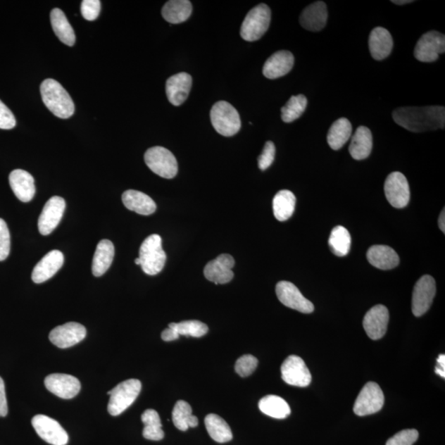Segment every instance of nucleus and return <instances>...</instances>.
Here are the masks:
<instances>
[{
    "label": "nucleus",
    "instance_id": "48",
    "mask_svg": "<svg viewBox=\"0 0 445 445\" xmlns=\"http://www.w3.org/2000/svg\"><path fill=\"white\" fill-rule=\"evenodd\" d=\"M178 333L176 330L175 322L169 324L168 327L162 332V339L164 341H172L178 339Z\"/></svg>",
    "mask_w": 445,
    "mask_h": 445
},
{
    "label": "nucleus",
    "instance_id": "29",
    "mask_svg": "<svg viewBox=\"0 0 445 445\" xmlns=\"http://www.w3.org/2000/svg\"><path fill=\"white\" fill-rule=\"evenodd\" d=\"M115 255L114 245L110 240L99 242L95 251L92 270L94 277H99L109 269Z\"/></svg>",
    "mask_w": 445,
    "mask_h": 445
},
{
    "label": "nucleus",
    "instance_id": "15",
    "mask_svg": "<svg viewBox=\"0 0 445 445\" xmlns=\"http://www.w3.org/2000/svg\"><path fill=\"white\" fill-rule=\"evenodd\" d=\"M65 210V201L60 196H53L46 203L38 220V229L42 235H49L56 228Z\"/></svg>",
    "mask_w": 445,
    "mask_h": 445
},
{
    "label": "nucleus",
    "instance_id": "26",
    "mask_svg": "<svg viewBox=\"0 0 445 445\" xmlns=\"http://www.w3.org/2000/svg\"><path fill=\"white\" fill-rule=\"evenodd\" d=\"M367 258L372 265L380 270L398 267L400 260L396 251L389 246L375 245L368 250Z\"/></svg>",
    "mask_w": 445,
    "mask_h": 445
},
{
    "label": "nucleus",
    "instance_id": "10",
    "mask_svg": "<svg viewBox=\"0 0 445 445\" xmlns=\"http://www.w3.org/2000/svg\"><path fill=\"white\" fill-rule=\"evenodd\" d=\"M32 425L38 435L52 445H66L69 435L56 420L45 415H37L32 420Z\"/></svg>",
    "mask_w": 445,
    "mask_h": 445
},
{
    "label": "nucleus",
    "instance_id": "20",
    "mask_svg": "<svg viewBox=\"0 0 445 445\" xmlns=\"http://www.w3.org/2000/svg\"><path fill=\"white\" fill-rule=\"evenodd\" d=\"M64 259L61 251L53 250L48 253L34 268L32 275L33 282L41 284L54 277L64 264Z\"/></svg>",
    "mask_w": 445,
    "mask_h": 445
},
{
    "label": "nucleus",
    "instance_id": "30",
    "mask_svg": "<svg viewBox=\"0 0 445 445\" xmlns=\"http://www.w3.org/2000/svg\"><path fill=\"white\" fill-rule=\"evenodd\" d=\"M51 22L53 31L60 41L67 46H74L76 40L75 33L64 12L60 8L53 9L51 13Z\"/></svg>",
    "mask_w": 445,
    "mask_h": 445
},
{
    "label": "nucleus",
    "instance_id": "38",
    "mask_svg": "<svg viewBox=\"0 0 445 445\" xmlns=\"http://www.w3.org/2000/svg\"><path fill=\"white\" fill-rule=\"evenodd\" d=\"M328 244L332 253L336 256H346L350 253L351 245L349 231L342 226L335 227L332 231Z\"/></svg>",
    "mask_w": 445,
    "mask_h": 445
},
{
    "label": "nucleus",
    "instance_id": "49",
    "mask_svg": "<svg viewBox=\"0 0 445 445\" xmlns=\"http://www.w3.org/2000/svg\"><path fill=\"white\" fill-rule=\"evenodd\" d=\"M438 366L435 368L434 372L443 379L445 378V356L439 355L437 359Z\"/></svg>",
    "mask_w": 445,
    "mask_h": 445
},
{
    "label": "nucleus",
    "instance_id": "24",
    "mask_svg": "<svg viewBox=\"0 0 445 445\" xmlns=\"http://www.w3.org/2000/svg\"><path fill=\"white\" fill-rule=\"evenodd\" d=\"M328 18L326 4L318 1L304 8L299 23L308 31L319 32L325 27Z\"/></svg>",
    "mask_w": 445,
    "mask_h": 445
},
{
    "label": "nucleus",
    "instance_id": "3",
    "mask_svg": "<svg viewBox=\"0 0 445 445\" xmlns=\"http://www.w3.org/2000/svg\"><path fill=\"white\" fill-rule=\"evenodd\" d=\"M139 258L145 274L156 275L161 272L167 259L161 237L158 234L149 236L140 246Z\"/></svg>",
    "mask_w": 445,
    "mask_h": 445
},
{
    "label": "nucleus",
    "instance_id": "11",
    "mask_svg": "<svg viewBox=\"0 0 445 445\" xmlns=\"http://www.w3.org/2000/svg\"><path fill=\"white\" fill-rule=\"evenodd\" d=\"M387 200L391 206L401 209L408 205L410 187L408 179L403 173L394 172L389 174L384 184Z\"/></svg>",
    "mask_w": 445,
    "mask_h": 445
},
{
    "label": "nucleus",
    "instance_id": "27",
    "mask_svg": "<svg viewBox=\"0 0 445 445\" xmlns=\"http://www.w3.org/2000/svg\"><path fill=\"white\" fill-rule=\"evenodd\" d=\"M123 201L128 210L137 212L139 215H152L157 209L156 202L152 198L139 191L125 192L123 195Z\"/></svg>",
    "mask_w": 445,
    "mask_h": 445
},
{
    "label": "nucleus",
    "instance_id": "7",
    "mask_svg": "<svg viewBox=\"0 0 445 445\" xmlns=\"http://www.w3.org/2000/svg\"><path fill=\"white\" fill-rule=\"evenodd\" d=\"M144 161L149 168L159 177L171 179L177 174V159L165 148L156 146L149 149L144 154Z\"/></svg>",
    "mask_w": 445,
    "mask_h": 445
},
{
    "label": "nucleus",
    "instance_id": "31",
    "mask_svg": "<svg viewBox=\"0 0 445 445\" xmlns=\"http://www.w3.org/2000/svg\"><path fill=\"white\" fill-rule=\"evenodd\" d=\"M192 13V3L188 0H171L162 9L163 18L173 24L186 22L191 17Z\"/></svg>",
    "mask_w": 445,
    "mask_h": 445
},
{
    "label": "nucleus",
    "instance_id": "47",
    "mask_svg": "<svg viewBox=\"0 0 445 445\" xmlns=\"http://www.w3.org/2000/svg\"><path fill=\"white\" fill-rule=\"evenodd\" d=\"M8 408L6 394V386L1 377H0V417L4 418L8 415Z\"/></svg>",
    "mask_w": 445,
    "mask_h": 445
},
{
    "label": "nucleus",
    "instance_id": "40",
    "mask_svg": "<svg viewBox=\"0 0 445 445\" xmlns=\"http://www.w3.org/2000/svg\"><path fill=\"white\" fill-rule=\"evenodd\" d=\"M175 327L179 336L192 337H201L209 331L205 323L197 320L175 322Z\"/></svg>",
    "mask_w": 445,
    "mask_h": 445
},
{
    "label": "nucleus",
    "instance_id": "32",
    "mask_svg": "<svg viewBox=\"0 0 445 445\" xmlns=\"http://www.w3.org/2000/svg\"><path fill=\"white\" fill-rule=\"evenodd\" d=\"M352 125L346 118H340L332 125L327 134V143L333 151H339L350 139Z\"/></svg>",
    "mask_w": 445,
    "mask_h": 445
},
{
    "label": "nucleus",
    "instance_id": "17",
    "mask_svg": "<svg viewBox=\"0 0 445 445\" xmlns=\"http://www.w3.org/2000/svg\"><path fill=\"white\" fill-rule=\"evenodd\" d=\"M234 259L229 254H221L206 265L204 275L210 282L216 284H224L234 278L232 268L234 267Z\"/></svg>",
    "mask_w": 445,
    "mask_h": 445
},
{
    "label": "nucleus",
    "instance_id": "41",
    "mask_svg": "<svg viewBox=\"0 0 445 445\" xmlns=\"http://www.w3.org/2000/svg\"><path fill=\"white\" fill-rule=\"evenodd\" d=\"M258 365V360L251 355L241 356L235 364V371L241 377H249L253 373Z\"/></svg>",
    "mask_w": 445,
    "mask_h": 445
},
{
    "label": "nucleus",
    "instance_id": "33",
    "mask_svg": "<svg viewBox=\"0 0 445 445\" xmlns=\"http://www.w3.org/2000/svg\"><path fill=\"white\" fill-rule=\"evenodd\" d=\"M261 412L270 418L284 419L292 413L287 401L277 395H268L261 399L258 403Z\"/></svg>",
    "mask_w": 445,
    "mask_h": 445
},
{
    "label": "nucleus",
    "instance_id": "44",
    "mask_svg": "<svg viewBox=\"0 0 445 445\" xmlns=\"http://www.w3.org/2000/svg\"><path fill=\"white\" fill-rule=\"evenodd\" d=\"M101 2L99 0H84L81 4L82 15L88 21H94L99 16Z\"/></svg>",
    "mask_w": 445,
    "mask_h": 445
},
{
    "label": "nucleus",
    "instance_id": "42",
    "mask_svg": "<svg viewBox=\"0 0 445 445\" xmlns=\"http://www.w3.org/2000/svg\"><path fill=\"white\" fill-rule=\"evenodd\" d=\"M419 437L417 430H403L394 435L387 441L386 445H413Z\"/></svg>",
    "mask_w": 445,
    "mask_h": 445
},
{
    "label": "nucleus",
    "instance_id": "39",
    "mask_svg": "<svg viewBox=\"0 0 445 445\" xmlns=\"http://www.w3.org/2000/svg\"><path fill=\"white\" fill-rule=\"evenodd\" d=\"M308 100L302 94L292 96L282 108V119L285 123H292L301 117L307 108Z\"/></svg>",
    "mask_w": 445,
    "mask_h": 445
},
{
    "label": "nucleus",
    "instance_id": "35",
    "mask_svg": "<svg viewBox=\"0 0 445 445\" xmlns=\"http://www.w3.org/2000/svg\"><path fill=\"white\" fill-rule=\"evenodd\" d=\"M205 425L210 437L218 443H227L233 439V433L228 423L216 414H209L205 419Z\"/></svg>",
    "mask_w": 445,
    "mask_h": 445
},
{
    "label": "nucleus",
    "instance_id": "50",
    "mask_svg": "<svg viewBox=\"0 0 445 445\" xmlns=\"http://www.w3.org/2000/svg\"><path fill=\"white\" fill-rule=\"evenodd\" d=\"M444 219H445L444 210H443V211L441 212V214H440L439 218V226L440 230H441L444 234L445 233Z\"/></svg>",
    "mask_w": 445,
    "mask_h": 445
},
{
    "label": "nucleus",
    "instance_id": "4",
    "mask_svg": "<svg viewBox=\"0 0 445 445\" xmlns=\"http://www.w3.org/2000/svg\"><path fill=\"white\" fill-rule=\"evenodd\" d=\"M211 120L213 127L222 137H233L241 129V119L238 111L228 101H217L212 106Z\"/></svg>",
    "mask_w": 445,
    "mask_h": 445
},
{
    "label": "nucleus",
    "instance_id": "14",
    "mask_svg": "<svg viewBox=\"0 0 445 445\" xmlns=\"http://www.w3.org/2000/svg\"><path fill=\"white\" fill-rule=\"evenodd\" d=\"M279 301L284 306L303 313H311L314 311L312 302L303 296L295 285L289 282H280L275 288Z\"/></svg>",
    "mask_w": 445,
    "mask_h": 445
},
{
    "label": "nucleus",
    "instance_id": "21",
    "mask_svg": "<svg viewBox=\"0 0 445 445\" xmlns=\"http://www.w3.org/2000/svg\"><path fill=\"white\" fill-rule=\"evenodd\" d=\"M192 84V76L187 73H179L167 80L168 99L174 106H180L189 95Z\"/></svg>",
    "mask_w": 445,
    "mask_h": 445
},
{
    "label": "nucleus",
    "instance_id": "18",
    "mask_svg": "<svg viewBox=\"0 0 445 445\" xmlns=\"http://www.w3.org/2000/svg\"><path fill=\"white\" fill-rule=\"evenodd\" d=\"M46 388L61 399H71L78 395L80 382L75 377L65 374H52L45 379Z\"/></svg>",
    "mask_w": 445,
    "mask_h": 445
},
{
    "label": "nucleus",
    "instance_id": "19",
    "mask_svg": "<svg viewBox=\"0 0 445 445\" xmlns=\"http://www.w3.org/2000/svg\"><path fill=\"white\" fill-rule=\"evenodd\" d=\"M389 322L388 308L384 306H376L365 314L363 326L368 337L372 340H380L384 337Z\"/></svg>",
    "mask_w": 445,
    "mask_h": 445
},
{
    "label": "nucleus",
    "instance_id": "43",
    "mask_svg": "<svg viewBox=\"0 0 445 445\" xmlns=\"http://www.w3.org/2000/svg\"><path fill=\"white\" fill-rule=\"evenodd\" d=\"M11 234L6 222L0 219V262L7 259L11 253Z\"/></svg>",
    "mask_w": 445,
    "mask_h": 445
},
{
    "label": "nucleus",
    "instance_id": "2",
    "mask_svg": "<svg viewBox=\"0 0 445 445\" xmlns=\"http://www.w3.org/2000/svg\"><path fill=\"white\" fill-rule=\"evenodd\" d=\"M40 90L43 103L56 117L67 119L74 115V101L59 82L47 79L42 82Z\"/></svg>",
    "mask_w": 445,
    "mask_h": 445
},
{
    "label": "nucleus",
    "instance_id": "8",
    "mask_svg": "<svg viewBox=\"0 0 445 445\" xmlns=\"http://www.w3.org/2000/svg\"><path fill=\"white\" fill-rule=\"evenodd\" d=\"M384 404V395L380 385L369 382L356 400L354 413L359 417H365L380 412Z\"/></svg>",
    "mask_w": 445,
    "mask_h": 445
},
{
    "label": "nucleus",
    "instance_id": "51",
    "mask_svg": "<svg viewBox=\"0 0 445 445\" xmlns=\"http://www.w3.org/2000/svg\"><path fill=\"white\" fill-rule=\"evenodd\" d=\"M391 2L396 4V6H404V4L413 3L414 1H410V0H403V1H399L398 0V1H391Z\"/></svg>",
    "mask_w": 445,
    "mask_h": 445
},
{
    "label": "nucleus",
    "instance_id": "46",
    "mask_svg": "<svg viewBox=\"0 0 445 445\" xmlns=\"http://www.w3.org/2000/svg\"><path fill=\"white\" fill-rule=\"evenodd\" d=\"M16 119L11 109L0 100V129L11 130L15 127Z\"/></svg>",
    "mask_w": 445,
    "mask_h": 445
},
{
    "label": "nucleus",
    "instance_id": "25",
    "mask_svg": "<svg viewBox=\"0 0 445 445\" xmlns=\"http://www.w3.org/2000/svg\"><path fill=\"white\" fill-rule=\"evenodd\" d=\"M369 47L372 57L382 61L389 56L394 47V40L390 32L381 27L372 30L369 38Z\"/></svg>",
    "mask_w": 445,
    "mask_h": 445
},
{
    "label": "nucleus",
    "instance_id": "36",
    "mask_svg": "<svg viewBox=\"0 0 445 445\" xmlns=\"http://www.w3.org/2000/svg\"><path fill=\"white\" fill-rule=\"evenodd\" d=\"M173 422L174 425L182 432L196 427L199 420L192 415V406L185 401H178L173 410Z\"/></svg>",
    "mask_w": 445,
    "mask_h": 445
},
{
    "label": "nucleus",
    "instance_id": "9",
    "mask_svg": "<svg viewBox=\"0 0 445 445\" xmlns=\"http://www.w3.org/2000/svg\"><path fill=\"white\" fill-rule=\"evenodd\" d=\"M445 52V37L437 31L428 32L415 45L414 56L420 62L430 63L438 60L440 54Z\"/></svg>",
    "mask_w": 445,
    "mask_h": 445
},
{
    "label": "nucleus",
    "instance_id": "37",
    "mask_svg": "<svg viewBox=\"0 0 445 445\" xmlns=\"http://www.w3.org/2000/svg\"><path fill=\"white\" fill-rule=\"evenodd\" d=\"M144 425L143 437L153 441H159L164 438L161 418L156 410L148 409L142 415Z\"/></svg>",
    "mask_w": 445,
    "mask_h": 445
},
{
    "label": "nucleus",
    "instance_id": "12",
    "mask_svg": "<svg viewBox=\"0 0 445 445\" xmlns=\"http://www.w3.org/2000/svg\"><path fill=\"white\" fill-rule=\"evenodd\" d=\"M282 377L285 383L299 388H306L312 381V375L306 362L297 356H289L283 362Z\"/></svg>",
    "mask_w": 445,
    "mask_h": 445
},
{
    "label": "nucleus",
    "instance_id": "1",
    "mask_svg": "<svg viewBox=\"0 0 445 445\" xmlns=\"http://www.w3.org/2000/svg\"><path fill=\"white\" fill-rule=\"evenodd\" d=\"M393 118L396 124L409 132H430L444 128L445 108L439 106L423 108L408 106L396 109L393 113Z\"/></svg>",
    "mask_w": 445,
    "mask_h": 445
},
{
    "label": "nucleus",
    "instance_id": "34",
    "mask_svg": "<svg viewBox=\"0 0 445 445\" xmlns=\"http://www.w3.org/2000/svg\"><path fill=\"white\" fill-rule=\"evenodd\" d=\"M296 205V198L294 193L288 190L280 191L273 199V212L275 219L283 222L294 214Z\"/></svg>",
    "mask_w": 445,
    "mask_h": 445
},
{
    "label": "nucleus",
    "instance_id": "6",
    "mask_svg": "<svg viewBox=\"0 0 445 445\" xmlns=\"http://www.w3.org/2000/svg\"><path fill=\"white\" fill-rule=\"evenodd\" d=\"M142 388V382L139 380H128L108 391V394L110 395L108 406L110 415L117 417L124 413L137 400Z\"/></svg>",
    "mask_w": 445,
    "mask_h": 445
},
{
    "label": "nucleus",
    "instance_id": "45",
    "mask_svg": "<svg viewBox=\"0 0 445 445\" xmlns=\"http://www.w3.org/2000/svg\"><path fill=\"white\" fill-rule=\"evenodd\" d=\"M275 146L272 142L265 143L263 151L258 158V167L265 171L272 165L275 161Z\"/></svg>",
    "mask_w": 445,
    "mask_h": 445
},
{
    "label": "nucleus",
    "instance_id": "5",
    "mask_svg": "<svg viewBox=\"0 0 445 445\" xmlns=\"http://www.w3.org/2000/svg\"><path fill=\"white\" fill-rule=\"evenodd\" d=\"M272 12L265 4H260L246 14L242 23L241 37L246 42L261 39L270 27Z\"/></svg>",
    "mask_w": 445,
    "mask_h": 445
},
{
    "label": "nucleus",
    "instance_id": "23",
    "mask_svg": "<svg viewBox=\"0 0 445 445\" xmlns=\"http://www.w3.org/2000/svg\"><path fill=\"white\" fill-rule=\"evenodd\" d=\"M9 184L19 201L29 202L36 193L35 181L30 173L22 169L13 170L9 175Z\"/></svg>",
    "mask_w": 445,
    "mask_h": 445
},
{
    "label": "nucleus",
    "instance_id": "22",
    "mask_svg": "<svg viewBox=\"0 0 445 445\" xmlns=\"http://www.w3.org/2000/svg\"><path fill=\"white\" fill-rule=\"evenodd\" d=\"M294 64V57L292 52L280 51L270 56L263 66L265 78L275 80L287 75Z\"/></svg>",
    "mask_w": 445,
    "mask_h": 445
},
{
    "label": "nucleus",
    "instance_id": "16",
    "mask_svg": "<svg viewBox=\"0 0 445 445\" xmlns=\"http://www.w3.org/2000/svg\"><path fill=\"white\" fill-rule=\"evenodd\" d=\"M86 334L84 326L78 322H71L53 329L49 339L57 347L65 349L83 341Z\"/></svg>",
    "mask_w": 445,
    "mask_h": 445
},
{
    "label": "nucleus",
    "instance_id": "13",
    "mask_svg": "<svg viewBox=\"0 0 445 445\" xmlns=\"http://www.w3.org/2000/svg\"><path fill=\"white\" fill-rule=\"evenodd\" d=\"M437 284L429 275H423L415 284L413 294V313L415 317H420L427 313L433 303Z\"/></svg>",
    "mask_w": 445,
    "mask_h": 445
},
{
    "label": "nucleus",
    "instance_id": "52",
    "mask_svg": "<svg viewBox=\"0 0 445 445\" xmlns=\"http://www.w3.org/2000/svg\"><path fill=\"white\" fill-rule=\"evenodd\" d=\"M134 263L140 265V260L139 258L134 260Z\"/></svg>",
    "mask_w": 445,
    "mask_h": 445
},
{
    "label": "nucleus",
    "instance_id": "28",
    "mask_svg": "<svg viewBox=\"0 0 445 445\" xmlns=\"http://www.w3.org/2000/svg\"><path fill=\"white\" fill-rule=\"evenodd\" d=\"M373 137L369 128L360 127L351 139L349 152L356 161H363L370 156Z\"/></svg>",
    "mask_w": 445,
    "mask_h": 445
}]
</instances>
